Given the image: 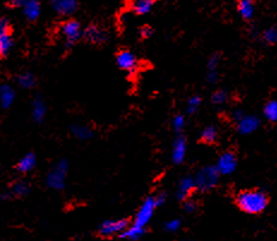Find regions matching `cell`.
I'll return each mask as SVG.
<instances>
[{
    "mask_svg": "<svg viewBox=\"0 0 277 241\" xmlns=\"http://www.w3.org/2000/svg\"><path fill=\"white\" fill-rule=\"evenodd\" d=\"M14 47L11 24L9 19L0 18V58L8 57Z\"/></svg>",
    "mask_w": 277,
    "mask_h": 241,
    "instance_id": "obj_6",
    "label": "cell"
},
{
    "mask_svg": "<svg viewBox=\"0 0 277 241\" xmlns=\"http://www.w3.org/2000/svg\"><path fill=\"white\" fill-rule=\"evenodd\" d=\"M16 99V91L14 88L4 84V86L0 87V105L3 108H10L14 105Z\"/></svg>",
    "mask_w": 277,
    "mask_h": 241,
    "instance_id": "obj_17",
    "label": "cell"
},
{
    "mask_svg": "<svg viewBox=\"0 0 277 241\" xmlns=\"http://www.w3.org/2000/svg\"><path fill=\"white\" fill-rule=\"evenodd\" d=\"M235 122L238 132L244 136L256 132L260 125V120L258 116L249 115V114H243V116H240Z\"/></svg>",
    "mask_w": 277,
    "mask_h": 241,
    "instance_id": "obj_7",
    "label": "cell"
},
{
    "mask_svg": "<svg viewBox=\"0 0 277 241\" xmlns=\"http://www.w3.org/2000/svg\"><path fill=\"white\" fill-rule=\"evenodd\" d=\"M18 86L23 89H31L36 84V78L31 72H23L17 77Z\"/></svg>",
    "mask_w": 277,
    "mask_h": 241,
    "instance_id": "obj_24",
    "label": "cell"
},
{
    "mask_svg": "<svg viewBox=\"0 0 277 241\" xmlns=\"http://www.w3.org/2000/svg\"><path fill=\"white\" fill-rule=\"evenodd\" d=\"M67 171L68 164L66 159H60V161H58L57 164L54 165V167L51 169L50 173L47 174V178H46V184H47V186L52 188V190H63L65 187V182H66Z\"/></svg>",
    "mask_w": 277,
    "mask_h": 241,
    "instance_id": "obj_3",
    "label": "cell"
},
{
    "mask_svg": "<svg viewBox=\"0 0 277 241\" xmlns=\"http://www.w3.org/2000/svg\"><path fill=\"white\" fill-rule=\"evenodd\" d=\"M220 173H218L216 166H208V167L202 168L194 177L195 190L201 192H208L216 186L218 180H220Z\"/></svg>",
    "mask_w": 277,
    "mask_h": 241,
    "instance_id": "obj_2",
    "label": "cell"
},
{
    "mask_svg": "<svg viewBox=\"0 0 277 241\" xmlns=\"http://www.w3.org/2000/svg\"><path fill=\"white\" fill-rule=\"evenodd\" d=\"M238 166V159L236 156L233 154V152L227 151L223 152L222 155L220 156V158L217 159L216 168L218 173L221 175H230L235 172Z\"/></svg>",
    "mask_w": 277,
    "mask_h": 241,
    "instance_id": "obj_8",
    "label": "cell"
},
{
    "mask_svg": "<svg viewBox=\"0 0 277 241\" xmlns=\"http://www.w3.org/2000/svg\"><path fill=\"white\" fill-rule=\"evenodd\" d=\"M52 9L60 16H70L78 8L77 0H50Z\"/></svg>",
    "mask_w": 277,
    "mask_h": 241,
    "instance_id": "obj_12",
    "label": "cell"
},
{
    "mask_svg": "<svg viewBox=\"0 0 277 241\" xmlns=\"http://www.w3.org/2000/svg\"><path fill=\"white\" fill-rule=\"evenodd\" d=\"M116 65L120 70L126 71V72H133L138 66V59L132 52L130 51H122L119 52L115 58Z\"/></svg>",
    "mask_w": 277,
    "mask_h": 241,
    "instance_id": "obj_10",
    "label": "cell"
},
{
    "mask_svg": "<svg viewBox=\"0 0 277 241\" xmlns=\"http://www.w3.org/2000/svg\"><path fill=\"white\" fill-rule=\"evenodd\" d=\"M83 36L88 42L93 45H101L105 44L108 40V35L107 32L101 29L97 25H89L83 32Z\"/></svg>",
    "mask_w": 277,
    "mask_h": 241,
    "instance_id": "obj_11",
    "label": "cell"
},
{
    "mask_svg": "<svg viewBox=\"0 0 277 241\" xmlns=\"http://www.w3.org/2000/svg\"><path fill=\"white\" fill-rule=\"evenodd\" d=\"M202 103V99L201 96L198 95H193L192 97H190L187 101V106H186V112L188 114H193L198 110V108L201 107Z\"/></svg>",
    "mask_w": 277,
    "mask_h": 241,
    "instance_id": "obj_28",
    "label": "cell"
},
{
    "mask_svg": "<svg viewBox=\"0 0 277 241\" xmlns=\"http://www.w3.org/2000/svg\"><path fill=\"white\" fill-rule=\"evenodd\" d=\"M193 190H195L194 178H191V177L182 178L178 185V190H177L178 199L185 200L188 196H190V193Z\"/></svg>",
    "mask_w": 277,
    "mask_h": 241,
    "instance_id": "obj_14",
    "label": "cell"
},
{
    "mask_svg": "<svg viewBox=\"0 0 277 241\" xmlns=\"http://www.w3.org/2000/svg\"><path fill=\"white\" fill-rule=\"evenodd\" d=\"M173 128L177 132H180L184 130L185 128V118L184 115H181V114H179V115L174 116V119H173Z\"/></svg>",
    "mask_w": 277,
    "mask_h": 241,
    "instance_id": "obj_32",
    "label": "cell"
},
{
    "mask_svg": "<svg viewBox=\"0 0 277 241\" xmlns=\"http://www.w3.org/2000/svg\"><path fill=\"white\" fill-rule=\"evenodd\" d=\"M46 114H47V107H46V103L44 102V100L37 97V99L34 100L31 106V115L32 119L35 120L36 123H42L44 122Z\"/></svg>",
    "mask_w": 277,
    "mask_h": 241,
    "instance_id": "obj_20",
    "label": "cell"
},
{
    "mask_svg": "<svg viewBox=\"0 0 277 241\" xmlns=\"http://www.w3.org/2000/svg\"><path fill=\"white\" fill-rule=\"evenodd\" d=\"M238 12L244 19H251L255 15V4L252 0H239L238 2Z\"/></svg>",
    "mask_w": 277,
    "mask_h": 241,
    "instance_id": "obj_21",
    "label": "cell"
},
{
    "mask_svg": "<svg viewBox=\"0 0 277 241\" xmlns=\"http://www.w3.org/2000/svg\"><path fill=\"white\" fill-rule=\"evenodd\" d=\"M22 9L24 17L30 22L36 21L41 15V4L38 0H27Z\"/></svg>",
    "mask_w": 277,
    "mask_h": 241,
    "instance_id": "obj_15",
    "label": "cell"
},
{
    "mask_svg": "<svg viewBox=\"0 0 277 241\" xmlns=\"http://www.w3.org/2000/svg\"><path fill=\"white\" fill-rule=\"evenodd\" d=\"M129 226L128 221L125 220H107L101 223L99 232L102 236H112L116 234H122Z\"/></svg>",
    "mask_w": 277,
    "mask_h": 241,
    "instance_id": "obj_9",
    "label": "cell"
},
{
    "mask_svg": "<svg viewBox=\"0 0 277 241\" xmlns=\"http://www.w3.org/2000/svg\"><path fill=\"white\" fill-rule=\"evenodd\" d=\"M166 199H167V196H166V193H159L155 196V200H156V204H157V207H160V205L165 204L166 203Z\"/></svg>",
    "mask_w": 277,
    "mask_h": 241,
    "instance_id": "obj_35",
    "label": "cell"
},
{
    "mask_svg": "<svg viewBox=\"0 0 277 241\" xmlns=\"http://www.w3.org/2000/svg\"><path fill=\"white\" fill-rule=\"evenodd\" d=\"M139 34H141V36L143 38H149L152 35V29L148 27V25H145V27H143L141 30H139Z\"/></svg>",
    "mask_w": 277,
    "mask_h": 241,
    "instance_id": "obj_34",
    "label": "cell"
},
{
    "mask_svg": "<svg viewBox=\"0 0 277 241\" xmlns=\"http://www.w3.org/2000/svg\"><path fill=\"white\" fill-rule=\"evenodd\" d=\"M156 208H157V204H156L155 196L146 198V199L143 202V204L141 205V208H139V210L137 211L133 224H136V226L138 227L145 228L150 222V220L152 219V216H154Z\"/></svg>",
    "mask_w": 277,
    "mask_h": 241,
    "instance_id": "obj_5",
    "label": "cell"
},
{
    "mask_svg": "<svg viewBox=\"0 0 277 241\" xmlns=\"http://www.w3.org/2000/svg\"><path fill=\"white\" fill-rule=\"evenodd\" d=\"M263 40L268 45H276L277 44V29L276 28H268L263 32Z\"/></svg>",
    "mask_w": 277,
    "mask_h": 241,
    "instance_id": "obj_29",
    "label": "cell"
},
{
    "mask_svg": "<svg viewBox=\"0 0 277 241\" xmlns=\"http://www.w3.org/2000/svg\"><path fill=\"white\" fill-rule=\"evenodd\" d=\"M236 204L239 209L250 215L263 213L268 207V197L262 191L249 190L238 194Z\"/></svg>",
    "mask_w": 277,
    "mask_h": 241,
    "instance_id": "obj_1",
    "label": "cell"
},
{
    "mask_svg": "<svg viewBox=\"0 0 277 241\" xmlns=\"http://www.w3.org/2000/svg\"><path fill=\"white\" fill-rule=\"evenodd\" d=\"M61 35L65 38V48L72 47L73 45H76V42L83 36L82 27H81L80 22L74 21V19H68L65 21L60 27Z\"/></svg>",
    "mask_w": 277,
    "mask_h": 241,
    "instance_id": "obj_4",
    "label": "cell"
},
{
    "mask_svg": "<svg viewBox=\"0 0 277 241\" xmlns=\"http://www.w3.org/2000/svg\"><path fill=\"white\" fill-rule=\"evenodd\" d=\"M35 166H36V156L32 154V152H28V154H25L18 161L17 171L19 173L27 174L29 172L34 171Z\"/></svg>",
    "mask_w": 277,
    "mask_h": 241,
    "instance_id": "obj_18",
    "label": "cell"
},
{
    "mask_svg": "<svg viewBox=\"0 0 277 241\" xmlns=\"http://www.w3.org/2000/svg\"><path fill=\"white\" fill-rule=\"evenodd\" d=\"M27 0H9V4L14 8H23Z\"/></svg>",
    "mask_w": 277,
    "mask_h": 241,
    "instance_id": "obj_36",
    "label": "cell"
},
{
    "mask_svg": "<svg viewBox=\"0 0 277 241\" xmlns=\"http://www.w3.org/2000/svg\"><path fill=\"white\" fill-rule=\"evenodd\" d=\"M29 192H30V186L24 181H17L14 186H12V194H14L15 197H25Z\"/></svg>",
    "mask_w": 277,
    "mask_h": 241,
    "instance_id": "obj_27",
    "label": "cell"
},
{
    "mask_svg": "<svg viewBox=\"0 0 277 241\" xmlns=\"http://www.w3.org/2000/svg\"><path fill=\"white\" fill-rule=\"evenodd\" d=\"M180 227H181V221L178 220V219L169 220L168 222L165 223V229H166V232H168V233L178 232V230L180 229Z\"/></svg>",
    "mask_w": 277,
    "mask_h": 241,
    "instance_id": "obj_31",
    "label": "cell"
},
{
    "mask_svg": "<svg viewBox=\"0 0 277 241\" xmlns=\"http://www.w3.org/2000/svg\"><path fill=\"white\" fill-rule=\"evenodd\" d=\"M154 6V0H135L132 4V10L136 15L143 16L149 14Z\"/></svg>",
    "mask_w": 277,
    "mask_h": 241,
    "instance_id": "obj_23",
    "label": "cell"
},
{
    "mask_svg": "<svg viewBox=\"0 0 277 241\" xmlns=\"http://www.w3.org/2000/svg\"><path fill=\"white\" fill-rule=\"evenodd\" d=\"M218 64H220V55H211L207 64V81L210 84H214L218 79Z\"/></svg>",
    "mask_w": 277,
    "mask_h": 241,
    "instance_id": "obj_16",
    "label": "cell"
},
{
    "mask_svg": "<svg viewBox=\"0 0 277 241\" xmlns=\"http://www.w3.org/2000/svg\"><path fill=\"white\" fill-rule=\"evenodd\" d=\"M145 234V228L138 227L136 224H132V226H128L124 232L120 234V237L122 239H128V240H138Z\"/></svg>",
    "mask_w": 277,
    "mask_h": 241,
    "instance_id": "obj_22",
    "label": "cell"
},
{
    "mask_svg": "<svg viewBox=\"0 0 277 241\" xmlns=\"http://www.w3.org/2000/svg\"><path fill=\"white\" fill-rule=\"evenodd\" d=\"M217 139V130L215 126L210 125L203 129V131L201 132V141L207 144H211Z\"/></svg>",
    "mask_w": 277,
    "mask_h": 241,
    "instance_id": "obj_26",
    "label": "cell"
},
{
    "mask_svg": "<svg viewBox=\"0 0 277 241\" xmlns=\"http://www.w3.org/2000/svg\"><path fill=\"white\" fill-rule=\"evenodd\" d=\"M70 131L80 141H89L94 137V131L89 126L82 125V124H72L70 126Z\"/></svg>",
    "mask_w": 277,
    "mask_h": 241,
    "instance_id": "obj_19",
    "label": "cell"
},
{
    "mask_svg": "<svg viewBox=\"0 0 277 241\" xmlns=\"http://www.w3.org/2000/svg\"><path fill=\"white\" fill-rule=\"evenodd\" d=\"M195 209H197V204L192 200H187L184 203V210L186 211L187 214H192L194 213Z\"/></svg>",
    "mask_w": 277,
    "mask_h": 241,
    "instance_id": "obj_33",
    "label": "cell"
},
{
    "mask_svg": "<svg viewBox=\"0 0 277 241\" xmlns=\"http://www.w3.org/2000/svg\"><path fill=\"white\" fill-rule=\"evenodd\" d=\"M227 100H228V94L223 90L215 91V93L213 94V96H211V102L216 106L224 105V103L227 102Z\"/></svg>",
    "mask_w": 277,
    "mask_h": 241,
    "instance_id": "obj_30",
    "label": "cell"
},
{
    "mask_svg": "<svg viewBox=\"0 0 277 241\" xmlns=\"http://www.w3.org/2000/svg\"><path fill=\"white\" fill-rule=\"evenodd\" d=\"M263 114L269 122L277 123V100L269 101V102L264 106Z\"/></svg>",
    "mask_w": 277,
    "mask_h": 241,
    "instance_id": "obj_25",
    "label": "cell"
},
{
    "mask_svg": "<svg viewBox=\"0 0 277 241\" xmlns=\"http://www.w3.org/2000/svg\"><path fill=\"white\" fill-rule=\"evenodd\" d=\"M187 154V143L184 137H178L173 143L172 159L175 165H180L185 161Z\"/></svg>",
    "mask_w": 277,
    "mask_h": 241,
    "instance_id": "obj_13",
    "label": "cell"
}]
</instances>
